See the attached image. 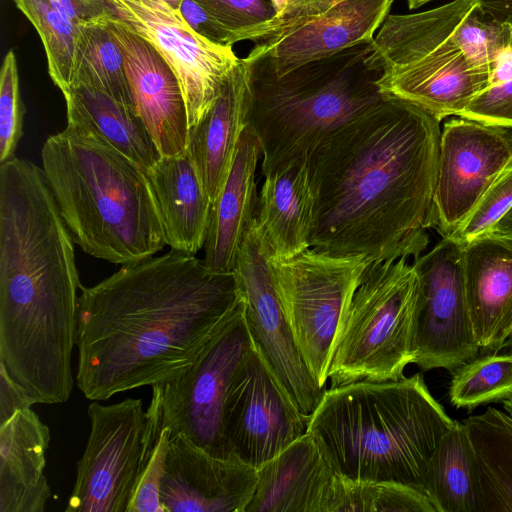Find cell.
Wrapping results in <instances>:
<instances>
[{
    "instance_id": "cell-49",
    "label": "cell",
    "mask_w": 512,
    "mask_h": 512,
    "mask_svg": "<svg viewBox=\"0 0 512 512\" xmlns=\"http://www.w3.org/2000/svg\"><path fill=\"white\" fill-rule=\"evenodd\" d=\"M508 22L512 25V18Z\"/></svg>"
},
{
    "instance_id": "cell-23",
    "label": "cell",
    "mask_w": 512,
    "mask_h": 512,
    "mask_svg": "<svg viewBox=\"0 0 512 512\" xmlns=\"http://www.w3.org/2000/svg\"><path fill=\"white\" fill-rule=\"evenodd\" d=\"M251 106V66L240 58L221 85L205 116L188 132L187 151L211 203L232 166L237 145L248 124Z\"/></svg>"
},
{
    "instance_id": "cell-21",
    "label": "cell",
    "mask_w": 512,
    "mask_h": 512,
    "mask_svg": "<svg viewBox=\"0 0 512 512\" xmlns=\"http://www.w3.org/2000/svg\"><path fill=\"white\" fill-rule=\"evenodd\" d=\"M339 478L305 433L258 469L245 512H334Z\"/></svg>"
},
{
    "instance_id": "cell-36",
    "label": "cell",
    "mask_w": 512,
    "mask_h": 512,
    "mask_svg": "<svg viewBox=\"0 0 512 512\" xmlns=\"http://www.w3.org/2000/svg\"><path fill=\"white\" fill-rule=\"evenodd\" d=\"M24 106L20 97L16 56L4 57L0 75V162L14 157L23 130Z\"/></svg>"
},
{
    "instance_id": "cell-42",
    "label": "cell",
    "mask_w": 512,
    "mask_h": 512,
    "mask_svg": "<svg viewBox=\"0 0 512 512\" xmlns=\"http://www.w3.org/2000/svg\"><path fill=\"white\" fill-rule=\"evenodd\" d=\"M32 405L34 404L27 395L3 371H0V426L17 412Z\"/></svg>"
},
{
    "instance_id": "cell-45",
    "label": "cell",
    "mask_w": 512,
    "mask_h": 512,
    "mask_svg": "<svg viewBox=\"0 0 512 512\" xmlns=\"http://www.w3.org/2000/svg\"><path fill=\"white\" fill-rule=\"evenodd\" d=\"M306 1L307 0H269L275 11V15L284 13L290 8L302 4Z\"/></svg>"
},
{
    "instance_id": "cell-46",
    "label": "cell",
    "mask_w": 512,
    "mask_h": 512,
    "mask_svg": "<svg viewBox=\"0 0 512 512\" xmlns=\"http://www.w3.org/2000/svg\"><path fill=\"white\" fill-rule=\"evenodd\" d=\"M432 0H406L407 5L410 9H416L420 6L431 2Z\"/></svg>"
},
{
    "instance_id": "cell-1",
    "label": "cell",
    "mask_w": 512,
    "mask_h": 512,
    "mask_svg": "<svg viewBox=\"0 0 512 512\" xmlns=\"http://www.w3.org/2000/svg\"><path fill=\"white\" fill-rule=\"evenodd\" d=\"M440 121L384 98L307 155L315 197L311 248L374 261L416 258L436 227Z\"/></svg>"
},
{
    "instance_id": "cell-30",
    "label": "cell",
    "mask_w": 512,
    "mask_h": 512,
    "mask_svg": "<svg viewBox=\"0 0 512 512\" xmlns=\"http://www.w3.org/2000/svg\"><path fill=\"white\" fill-rule=\"evenodd\" d=\"M106 21L107 18L81 26L70 88L89 87L119 102L135 106L122 52L112 38Z\"/></svg>"
},
{
    "instance_id": "cell-27",
    "label": "cell",
    "mask_w": 512,
    "mask_h": 512,
    "mask_svg": "<svg viewBox=\"0 0 512 512\" xmlns=\"http://www.w3.org/2000/svg\"><path fill=\"white\" fill-rule=\"evenodd\" d=\"M63 96L67 127L101 139L146 172L161 158L135 106L85 86L72 87Z\"/></svg>"
},
{
    "instance_id": "cell-7",
    "label": "cell",
    "mask_w": 512,
    "mask_h": 512,
    "mask_svg": "<svg viewBox=\"0 0 512 512\" xmlns=\"http://www.w3.org/2000/svg\"><path fill=\"white\" fill-rule=\"evenodd\" d=\"M419 280L401 258L374 261L362 274L345 311L327 372L331 387L403 377L413 363Z\"/></svg>"
},
{
    "instance_id": "cell-10",
    "label": "cell",
    "mask_w": 512,
    "mask_h": 512,
    "mask_svg": "<svg viewBox=\"0 0 512 512\" xmlns=\"http://www.w3.org/2000/svg\"><path fill=\"white\" fill-rule=\"evenodd\" d=\"M254 346L242 302L195 361L164 384L162 428H169L171 437L182 435L207 453L229 459L223 433L225 403Z\"/></svg>"
},
{
    "instance_id": "cell-15",
    "label": "cell",
    "mask_w": 512,
    "mask_h": 512,
    "mask_svg": "<svg viewBox=\"0 0 512 512\" xmlns=\"http://www.w3.org/2000/svg\"><path fill=\"white\" fill-rule=\"evenodd\" d=\"M113 14L147 40L180 83L189 129L213 105L221 85L240 58L232 46L214 44L194 32L164 0H107Z\"/></svg>"
},
{
    "instance_id": "cell-4",
    "label": "cell",
    "mask_w": 512,
    "mask_h": 512,
    "mask_svg": "<svg viewBox=\"0 0 512 512\" xmlns=\"http://www.w3.org/2000/svg\"><path fill=\"white\" fill-rule=\"evenodd\" d=\"M455 421L415 373L326 389L306 433L342 477L425 492L428 462Z\"/></svg>"
},
{
    "instance_id": "cell-25",
    "label": "cell",
    "mask_w": 512,
    "mask_h": 512,
    "mask_svg": "<svg viewBox=\"0 0 512 512\" xmlns=\"http://www.w3.org/2000/svg\"><path fill=\"white\" fill-rule=\"evenodd\" d=\"M50 432L31 409L0 426V512H43L51 495L44 475Z\"/></svg>"
},
{
    "instance_id": "cell-19",
    "label": "cell",
    "mask_w": 512,
    "mask_h": 512,
    "mask_svg": "<svg viewBox=\"0 0 512 512\" xmlns=\"http://www.w3.org/2000/svg\"><path fill=\"white\" fill-rule=\"evenodd\" d=\"M106 26L120 48L135 108L161 156L187 150L188 115L175 73L160 53L115 14Z\"/></svg>"
},
{
    "instance_id": "cell-6",
    "label": "cell",
    "mask_w": 512,
    "mask_h": 512,
    "mask_svg": "<svg viewBox=\"0 0 512 512\" xmlns=\"http://www.w3.org/2000/svg\"><path fill=\"white\" fill-rule=\"evenodd\" d=\"M251 66L248 123L262 151L261 172L308 153L325 135L385 97L373 43L364 42L278 76L262 56Z\"/></svg>"
},
{
    "instance_id": "cell-5",
    "label": "cell",
    "mask_w": 512,
    "mask_h": 512,
    "mask_svg": "<svg viewBox=\"0 0 512 512\" xmlns=\"http://www.w3.org/2000/svg\"><path fill=\"white\" fill-rule=\"evenodd\" d=\"M41 158L60 214L85 253L124 265L164 248L147 172L136 162L69 127L47 138Z\"/></svg>"
},
{
    "instance_id": "cell-48",
    "label": "cell",
    "mask_w": 512,
    "mask_h": 512,
    "mask_svg": "<svg viewBox=\"0 0 512 512\" xmlns=\"http://www.w3.org/2000/svg\"><path fill=\"white\" fill-rule=\"evenodd\" d=\"M164 1L167 2L174 9H179V6L182 2V0H164Z\"/></svg>"
},
{
    "instance_id": "cell-18",
    "label": "cell",
    "mask_w": 512,
    "mask_h": 512,
    "mask_svg": "<svg viewBox=\"0 0 512 512\" xmlns=\"http://www.w3.org/2000/svg\"><path fill=\"white\" fill-rule=\"evenodd\" d=\"M258 470L215 457L182 435L170 438L160 487L164 512H245Z\"/></svg>"
},
{
    "instance_id": "cell-17",
    "label": "cell",
    "mask_w": 512,
    "mask_h": 512,
    "mask_svg": "<svg viewBox=\"0 0 512 512\" xmlns=\"http://www.w3.org/2000/svg\"><path fill=\"white\" fill-rule=\"evenodd\" d=\"M512 163L509 128L451 118L441 130L435 229L454 233L493 180Z\"/></svg>"
},
{
    "instance_id": "cell-9",
    "label": "cell",
    "mask_w": 512,
    "mask_h": 512,
    "mask_svg": "<svg viewBox=\"0 0 512 512\" xmlns=\"http://www.w3.org/2000/svg\"><path fill=\"white\" fill-rule=\"evenodd\" d=\"M452 32L434 24L374 42L382 95L409 102L440 122L459 116L490 85L491 69L472 64L452 40Z\"/></svg>"
},
{
    "instance_id": "cell-44",
    "label": "cell",
    "mask_w": 512,
    "mask_h": 512,
    "mask_svg": "<svg viewBox=\"0 0 512 512\" xmlns=\"http://www.w3.org/2000/svg\"><path fill=\"white\" fill-rule=\"evenodd\" d=\"M489 233L512 239V206L495 223Z\"/></svg>"
},
{
    "instance_id": "cell-34",
    "label": "cell",
    "mask_w": 512,
    "mask_h": 512,
    "mask_svg": "<svg viewBox=\"0 0 512 512\" xmlns=\"http://www.w3.org/2000/svg\"><path fill=\"white\" fill-rule=\"evenodd\" d=\"M452 40L472 64L492 69L499 56L512 47V25L476 4L455 29Z\"/></svg>"
},
{
    "instance_id": "cell-39",
    "label": "cell",
    "mask_w": 512,
    "mask_h": 512,
    "mask_svg": "<svg viewBox=\"0 0 512 512\" xmlns=\"http://www.w3.org/2000/svg\"><path fill=\"white\" fill-rule=\"evenodd\" d=\"M170 438V429L163 428L152 458L141 475L128 512H164L160 487Z\"/></svg>"
},
{
    "instance_id": "cell-3",
    "label": "cell",
    "mask_w": 512,
    "mask_h": 512,
    "mask_svg": "<svg viewBox=\"0 0 512 512\" xmlns=\"http://www.w3.org/2000/svg\"><path fill=\"white\" fill-rule=\"evenodd\" d=\"M72 236L42 167L0 166V346L27 361L73 350L81 289Z\"/></svg>"
},
{
    "instance_id": "cell-14",
    "label": "cell",
    "mask_w": 512,
    "mask_h": 512,
    "mask_svg": "<svg viewBox=\"0 0 512 512\" xmlns=\"http://www.w3.org/2000/svg\"><path fill=\"white\" fill-rule=\"evenodd\" d=\"M233 273L256 349L295 406L308 418L326 388L318 384L297 346L255 219L241 243Z\"/></svg>"
},
{
    "instance_id": "cell-11",
    "label": "cell",
    "mask_w": 512,
    "mask_h": 512,
    "mask_svg": "<svg viewBox=\"0 0 512 512\" xmlns=\"http://www.w3.org/2000/svg\"><path fill=\"white\" fill-rule=\"evenodd\" d=\"M395 0H307L256 26L249 54L274 72H287L344 49L371 42Z\"/></svg>"
},
{
    "instance_id": "cell-26",
    "label": "cell",
    "mask_w": 512,
    "mask_h": 512,
    "mask_svg": "<svg viewBox=\"0 0 512 512\" xmlns=\"http://www.w3.org/2000/svg\"><path fill=\"white\" fill-rule=\"evenodd\" d=\"M147 176L166 245L195 255L205 244L212 203L189 152L161 156Z\"/></svg>"
},
{
    "instance_id": "cell-41",
    "label": "cell",
    "mask_w": 512,
    "mask_h": 512,
    "mask_svg": "<svg viewBox=\"0 0 512 512\" xmlns=\"http://www.w3.org/2000/svg\"><path fill=\"white\" fill-rule=\"evenodd\" d=\"M50 5L74 23L83 26L113 14L107 0H48Z\"/></svg>"
},
{
    "instance_id": "cell-24",
    "label": "cell",
    "mask_w": 512,
    "mask_h": 512,
    "mask_svg": "<svg viewBox=\"0 0 512 512\" xmlns=\"http://www.w3.org/2000/svg\"><path fill=\"white\" fill-rule=\"evenodd\" d=\"M260 157L259 138L248 123L227 178L211 206L203 261L214 272L234 271L241 243L255 219L259 198L256 169Z\"/></svg>"
},
{
    "instance_id": "cell-31",
    "label": "cell",
    "mask_w": 512,
    "mask_h": 512,
    "mask_svg": "<svg viewBox=\"0 0 512 512\" xmlns=\"http://www.w3.org/2000/svg\"><path fill=\"white\" fill-rule=\"evenodd\" d=\"M451 374L448 397L455 408L501 403L512 396V348L479 353Z\"/></svg>"
},
{
    "instance_id": "cell-38",
    "label": "cell",
    "mask_w": 512,
    "mask_h": 512,
    "mask_svg": "<svg viewBox=\"0 0 512 512\" xmlns=\"http://www.w3.org/2000/svg\"><path fill=\"white\" fill-rule=\"evenodd\" d=\"M458 117L512 128V75L475 96Z\"/></svg>"
},
{
    "instance_id": "cell-20",
    "label": "cell",
    "mask_w": 512,
    "mask_h": 512,
    "mask_svg": "<svg viewBox=\"0 0 512 512\" xmlns=\"http://www.w3.org/2000/svg\"><path fill=\"white\" fill-rule=\"evenodd\" d=\"M463 272L480 353L512 348V239L487 233L463 244Z\"/></svg>"
},
{
    "instance_id": "cell-47",
    "label": "cell",
    "mask_w": 512,
    "mask_h": 512,
    "mask_svg": "<svg viewBox=\"0 0 512 512\" xmlns=\"http://www.w3.org/2000/svg\"><path fill=\"white\" fill-rule=\"evenodd\" d=\"M506 413L512 416V396L501 402Z\"/></svg>"
},
{
    "instance_id": "cell-29",
    "label": "cell",
    "mask_w": 512,
    "mask_h": 512,
    "mask_svg": "<svg viewBox=\"0 0 512 512\" xmlns=\"http://www.w3.org/2000/svg\"><path fill=\"white\" fill-rule=\"evenodd\" d=\"M425 493L436 512H480L472 450L461 421H455L432 454Z\"/></svg>"
},
{
    "instance_id": "cell-28",
    "label": "cell",
    "mask_w": 512,
    "mask_h": 512,
    "mask_svg": "<svg viewBox=\"0 0 512 512\" xmlns=\"http://www.w3.org/2000/svg\"><path fill=\"white\" fill-rule=\"evenodd\" d=\"M461 422L472 450L480 512H512V416L489 406Z\"/></svg>"
},
{
    "instance_id": "cell-37",
    "label": "cell",
    "mask_w": 512,
    "mask_h": 512,
    "mask_svg": "<svg viewBox=\"0 0 512 512\" xmlns=\"http://www.w3.org/2000/svg\"><path fill=\"white\" fill-rule=\"evenodd\" d=\"M209 13L236 33L237 42L247 40L256 26L270 20L275 11L265 0H196Z\"/></svg>"
},
{
    "instance_id": "cell-33",
    "label": "cell",
    "mask_w": 512,
    "mask_h": 512,
    "mask_svg": "<svg viewBox=\"0 0 512 512\" xmlns=\"http://www.w3.org/2000/svg\"><path fill=\"white\" fill-rule=\"evenodd\" d=\"M334 512H436L425 492L396 482L340 475Z\"/></svg>"
},
{
    "instance_id": "cell-22",
    "label": "cell",
    "mask_w": 512,
    "mask_h": 512,
    "mask_svg": "<svg viewBox=\"0 0 512 512\" xmlns=\"http://www.w3.org/2000/svg\"><path fill=\"white\" fill-rule=\"evenodd\" d=\"M308 153L263 172L255 224L271 259H286L311 248L315 197Z\"/></svg>"
},
{
    "instance_id": "cell-12",
    "label": "cell",
    "mask_w": 512,
    "mask_h": 512,
    "mask_svg": "<svg viewBox=\"0 0 512 512\" xmlns=\"http://www.w3.org/2000/svg\"><path fill=\"white\" fill-rule=\"evenodd\" d=\"M90 434L66 512H128L142 474L146 411L141 399L88 406Z\"/></svg>"
},
{
    "instance_id": "cell-13",
    "label": "cell",
    "mask_w": 512,
    "mask_h": 512,
    "mask_svg": "<svg viewBox=\"0 0 512 512\" xmlns=\"http://www.w3.org/2000/svg\"><path fill=\"white\" fill-rule=\"evenodd\" d=\"M462 250V243L442 237L412 263L419 280L413 364L422 371L452 373L480 353L467 303Z\"/></svg>"
},
{
    "instance_id": "cell-40",
    "label": "cell",
    "mask_w": 512,
    "mask_h": 512,
    "mask_svg": "<svg viewBox=\"0 0 512 512\" xmlns=\"http://www.w3.org/2000/svg\"><path fill=\"white\" fill-rule=\"evenodd\" d=\"M178 10L190 28L206 40L221 46H233L237 43L236 33L196 0H182Z\"/></svg>"
},
{
    "instance_id": "cell-43",
    "label": "cell",
    "mask_w": 512,
    "mask_h": 512,
    "mask_svg": "<svg viewBox=\"0 0 512 512\" xmlns=\"http://www.w3.org/2000/svg\"><path fill=\"white\" fill-rule=\"evenodd\" d=\"M476 4L496 18L509 21L512 18V0H475Z\"/></svg>"
},
{
    "instance_id": "cell-32",
    "label": "cell",
    "mask_w": 512,
    "mask_h": 512,
    "mask_svg": "<svg viewBox=\"0 0 512 512\" xmlns=\"http://www.w3.org/2000/svg\"><path fill=\"white\" fill-rule=\"evenodd\" d=\"M43 43L48 72L66 94L71 87L81 26L55 10L48 0H14Z\"/></svg>"
},
{
    "instance_id": "cell-35",
    "label": "cell",
    "mask_w": 512,
    "mask_h": 512,
    "mask_svg": "<svg viewBox=\"0 0 512 512\" xmlns=\"http://www.w3.org/2000/svg\"><path fill=\"white\" fill-rule=\"evenodd\" d=\"M512 206V163L488 186L466 219L449 237L464 244L487 234Z\"/></svg>"
},
{
    "instance_id": "cell-2",
    "label": "cell",
    "mask_w": 512,
    "mask_h": 512,
    "mask_svg": "<svg viewBox=\"0 0 512 512\" xmlns=\"http://www.w3.org/2000/svg\"><path fill=\"white\" fill-rule=\"evenodd\" d=\"M243 302L234 273L171 250L124 264L78 298L77 386L90 400L165 384Z\"/></svg>"
},
{
    "instance_id": "cell-16",
    "label": "cell",
    "mask_w": 512,
    "mask_h": 512,
    "mask_svg": "<svg viewBox=\"0 0 512 512\" xmlns=\"http://www.w3.org/2000/svg\"><path fill=\"white\" fill-rule=\"evenodd\" d=\"M307 420L254 346L225 403L223 433L229 459L258 470L307 432Z\"/></svg>"
},
{
    "instance_id": "cell-8",
    "label": "cell",
    "mask_w": 512,
    "mask_h": 512,
    "mask_svg": "<svg viewBox=\"0 0 512 512\" xmlns=\"http://www.w3.org/2000/svg\"><path fill=\"white\" fill-rule=\"evenodd\" d=\"M371 262L364 255H334L313 248L286 259L270 258L297 346L323 388L343 316Z\"/></svg>"
}]
</instances>
